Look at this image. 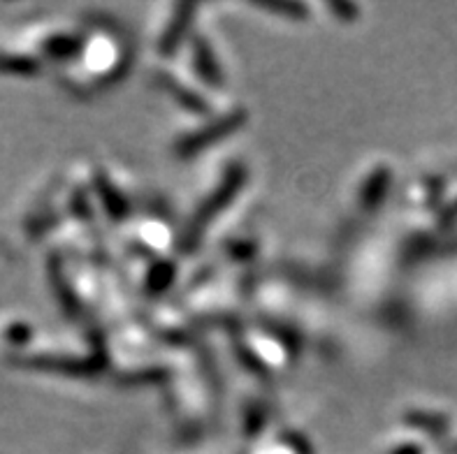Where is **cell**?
I'll list each match as a JSON object with an SVG mask.
<instances>
[{
  "instance_id": "1",
  "label": "cell",
  "mask_w": 457,
  "mask_h": 454,
  "mask_svg": "<svg viewBox=\"0 0 457 454\" xmlns=\"http://www.w3.org/2000/svg\"><path fill=\"white\" fill-rule=\"evenodd\" d=\"M242 184H244V169H242V167H239V165L230 167L226 177H223V184H220L219 188H216L214 193L207 197V202H204L203 207H200V211L195 213L193 223L188 225V232H186V242H184L186 251H193V248H195V244L200 242V236H203L204 227L209 225V220L214 219L216 213H220L223 209H226L228 202H230L232 197L239 193Z\"/></svg>"
},
{
  "instance_id": "2",
  "label": "cell",
  "mask_w": 457,
  "mask_h": 454,
  "mask_svg": "<svg viewBox=\"0 0 457 454\" xmlns=\"http://www.w3.org/2000/svg\"><path fill=\"white\" fill-rule=\"evenodd\" d=\"M242 121H244V111H237V114H230L226 116V119H220V121H214L212 126L200 130V133L188 135V137L181 139L179 146H177V153L188 158V155L203 151L204 146H209L212 142H216V139H223L226 135H230L235 128L242 126Z\"/></svg>"
},
{
  "instance_id": "3",
  "label": "cell",
  "mask_w": 457,
  "mask_h": 454,
  "mask_svg": "<svg viewBox=\"0 0 457 454\" xmlns=\"http://www.w3.org/2000/svg\"><path fill=\"white\" fill-rule=\"evenodd\" d=\"M191 14H193V5H181L179 10H177V17H174V21L170 23V29L165 30V35H162V40H161L162 52L172 54L174 49H177V45L181 42V35L186 33L188 23H191Z\"/></svg>"
},
{
  "instance_id": "4",
  "label": "cell",
  "mask_w": 457,
  "mask_h": 454,
  "mask_svg": "<svg viewBox=\"0 0 457 454\" xmlns=\"http://www.w3.org/2000/svg\"><path fill=\"white\" fill-rule=\"evenodd\" d=\"M195 65L200 70L203 79L207 84H212V87H219L220 81H223L220 79V68L216 65L214 56H212V49H209L204 40L195 42Z\"/></svg>"
},
{
  "instance_id": "5",
  "label": "cell",
  "mask_w": 457,
  "mask_h": 454,
  "mask_svg": "<svg viewBox=\"0 0 457 454\" xmlns=\"http://www.w3.org/2000/svg\"><path fill=\"white\" fill-rule=\"evenodd\" d=\"M158 84L168 88V91H172L174 98L179 100V103L184 104V107H188V110H193V111H204V110H207V104H204L203 100L197 98V95H193V93L188 91V88L179 87V84H177V81H174L172 77L165 75V72H162V75H158Z\"/></svg>"
},
{
  "instance_id": "6",
  "label": "cell",
  "mask_w": 457,
  "mask_h": 454,
  "mask_svg": "<svg viewBox=\"0 0 457 454\" xmlns=\"http://www.w3.org/2000/svg\"><path fill=\"white\" fill-rule=\"evenodd\" d=\"M383 184H386V181H383V174L378 172L377 177L371 178L370 188L362 190V207H377V202L381 200L383 195Z\"/></svg>"
},
{
  "instance_id": "7",
  "label": "cell",
  "mask_w": 457,
  "mask_h": 454,
  "mask_svg": "<svg viewBox=\"0 0 457 454\" xmlns=\"http://www.w3.org/2000/svg\"><path fill=\"white\" fill-rule=\"evenodd\" d=\"M174 277V269L170 265H158L156 269L151 271V290H162L168 288L170 281Z\"/></svg>"
},
{
  "instance_id": "8",
  "label": "cell",
  "mask_w": 457,
  "mask_h": 454,
  "mask_svg": "<svg viewBox=\"0 0 457 454\" xmlns=\"http://www.w3.org/2000/svg\"><path fill=\"white\" fill-rule=\"evenodd\" d=\"M262 10H270V12H284L288 17H304L307 14V7L304 5H295V3H267V5H261Z\"/></svg>"
},
{
  "instance_id": "9",
  "label": "cell",
  "mask_w": 457,
  "mask_h": 454,
  "mask_svg": "<svg viewBox=\"0 0 457 454\" xmlns=\"http://www.w3.org/2000/svg\"><path fill=\"white\" fill-rule=\"evenodd\" d=\"M79 46L77 40H70V37H63V40H52L46 45V52L56 54V56H65V54H72Z\"/></svg>"
},
{
  "instance_id": "10",
  "label": "cell",
  "mask_w": 457,
  "mask_h": 454,
  "mask_svg": "<svg viewBox=\"0 0 457 454\" xmlns=\"http://www.w3.org/2000/svg\"><path fill=\"white\" fill-rule=\"evenodd\" d=\"M100 188H103V193H104V197L107 195H112V188H110V184H103L100 186ZM107 204H110V209H112V213H114L116 219H119V216H123V213H126V204H123V202H107Z\"/></svg>"
},
{
  "instance_id": "11",
  "label": "cell",
  "mask_w": 457,
  "mask_h": 454,
  "mask_svg": "<svg viewBox=\"0 0 457 454\" xmlns=\"http://www.w3.org/2000/svg\"><path fill=\"white\" fill-rule=\"evenodd\" d=\"M332 10L342 12V14H348V21H351V17H353L355 12H358L353 5H332Z\"/></svg>"
}]
</instances>
